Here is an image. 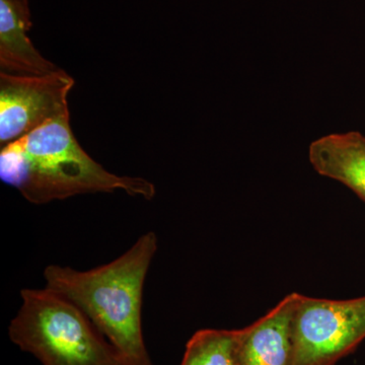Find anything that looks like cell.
Listing matches in <instances>:
<instances>
[{
  "instance_id": "obj_1",
  "label": "cell",
  "mask_w": 365,
  "mask_h": 365,
  "mask_svg": "<svg viewBox=\"0 0 365 365\" xmlns=\"http://www.w3.org/2000/svg\"><path fill=\"white\" fill-rule=\"evenodd\" d=\"M69 121L71 115L57 118L1 148V181L37 205L118 190L145 200L155 197L153 182L118 176L93 160L79 145Z\"/></svg>"
},
{
  "instance_id": "obj_2",
  "label": "cell",
  "mask_w": 365,
  "mask_h": 365,
  "mask_svg": "<svg viewBox=\"0 0 365 365\" xmlns=\"http://www.w3.org/2000/svg\"><path fill=\"white\" fill-rule=\"evenodd\" d=\"M158 248L157 234L148 232L100 267L79 271L49 265L44 270L45 287L76 304L127 365H155L144 341L143 306L144 283Z\"/></svg>"
},
{
  "instance_id": "obj_3",
  "label": "cell",
  "mask_w": 365,
  "mask_h": 365,
  "mask_svg": "<svg viewBox=\"0 0 365 365\" xmlns=\"http://www.w3.org/2000/svg\"><path fill=\"white\" fill-rule=\"evenodd\" d=\"M9 339L42 365H127L76 304L48 288L21 292Z\"/></svg>"
},
{
  "instance_id": "obj_4",
  "label": "cell",
  "mask_w": 365,
  "mask_h": 365,
  "mask_svg": "<svg viewBox=\"0 0 365 365\" xmlns=\"http://www.w3.org/2000/svg\"><path fill=\"white\" fill-rule=\"evenodd\" d=\"M365 339V297L346 300L297 295L292 365H335Z\"/></svg>"
},
{
  "instance_id": "obj_5",
  "label": "cell",
  "mask_w": 365,
  "mask_h": 365,
  "mask_svg": "<svg viewBox=\"0 0 365 365\" xmlns=\"http://www.w3.org/2000/svg\"><path fill=\"white\" fill-rule=\"evenodd\" d=\"M74 79L66 71L46 76L0 73V145L1 148L40 126L68 116L67 97Z\"/></svg>"
},
{
  "instance_id": "obj_6",
  "label": "cell",
  "mask_w": 365,
  "mask_h": 365,
  "mask_svg": "<svg viewBox=\"0 0 365 365\" xmlns=\"http://www.w3.org/2000/svg\"><path fill=\"white\" fill-rule=\"evenodd\" d=\"M297 295L288 294L267 314L237 330V365H292V322Z\"/></svg>"
},
{
  "instance_id": "obj_7",
  "label": "cell",
  "mask_w": 365,
  "mask_h": 365,
  "mask_svg": "<svg viewBox=\"0 0 365 365\" xmlns=\"http://www.w3.org/2000/svg\"><path fill=\"white\" fill-rule=\"evenodd\" d=\"M29 0H0V67L16 76H46L60 68L34 47Z\"/></svg>"
},
{
  "instance_id": "obj_8",
  "label": "cell",
  "mask_w": 365,
  "mask_h": 365,
  "mask_svg": "<svg viewBox=\"0 0 365 365\" xmlns=\"http://www.w3.org/2000/svg\"><path fill=\"white\" fill-rule=\"evenodd\" d=\"M309 158L319 175L342 182L365 202V136L360 132L317 139L309 145Z\"/></svg>"
},
{
  "instance_id": "obj_9",
  "label": "cell",
  "mask_w": 365,
  "mask_h": 365,
  "mask_svg": "<svg viewBox=\"0 0 365 365\" xmlns=\"http://www.w3.org/2000/svg\"><path fill=\"white\" fill-rule=\"evenodd\" d=\"M237 330L203 329L188 342L180 365H237Z\"/></svg>"
}]
</instances>
